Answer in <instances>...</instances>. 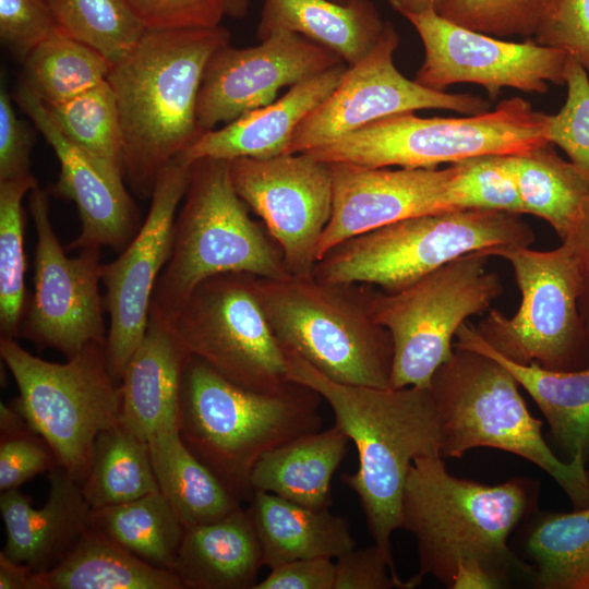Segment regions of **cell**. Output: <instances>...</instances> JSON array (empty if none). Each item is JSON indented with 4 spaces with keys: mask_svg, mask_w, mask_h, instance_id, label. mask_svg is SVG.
<instances>
[{
    "mask_svg": "<svg viewBox=\"0 0 589 589\" xmlns=\"http://www.w3.org/2000/svg\"><path fill=\"white\" fill-rule=\"evenodd\" d=\"M183 199L151 311L169 320L201 283L219 274L245 273L269 279L290 275L279 247L250 217L237 193L229 161H194Z\"/></svg>",
    "mask_w": 589,
    "mask_h": 589,
    "instance_id": "8992f818",
    "label": "cell"
},
{
    "mask_svg": "<svg viewBox=\"0 0 589 589\" xmlns=\"http://www.w3.org/2000/svg\"><path fill=\"white\" fill-rule=\"evenodd\" d=\"M533 229L519 214L449 209L398 220L332 248L313 276L335 284H366L396 292L471 252L530 247Z\"/></svg>",
    "mask_w": 589,
    "mask_h": 589,
    "instance_id": "ba28073f",
    "label": "cell"
},
{
    "mask_svg": "<svg viewBox=\"0 0 589 589\" xmlns=\"http://www.w3.org/2000/svg\"><path fill=\"white\" fill-rule=\"evenodd\" d=\"M445 0H387L390 7L405 17L428 11L438 12Z\"/></svg>",
    "mask_w": 589,
    "mask_h": 589,
    "instance_id": "11a10c76",
    "label": "cell"
},
{
    "mask_svg": "<svg viewBox=\"0 0 589 589\" xmlns=\"http://www.w3.org/2000/svg\"><path fill=\"white\" fill-rule=\"evenodd\" d=\"M221 26L145 31L107 76L120 117L123 177L142 199L202 134L197 96L211 57L230 44Z\"/></svg>",
    "mask_w": 589,
    "mask_h": 589,
    "instance_id": "7a4b0ae2",
    "label": "cell"
},
{
    "mask_svg": "<svg viewBox=\"0 0 589 589\" xmlns=\"http://www.w3.org/2000/svg\"><path fill=\"white\" fill-rule=\"evenodd\" d=\"M22 63L23 84L48 107L105 82L111 68L100 52L61 31L37 44Z\"/></svg>",
    "mask_w": 589,
    "mask_h": 589,
    "instance_id": "d590c367",
    "label": "cell"
},
{
    "mask_svg": "<svg viewBox=\"0 0 589 589\" xmlns=\"http://www.w3.org/2000/svg\"><path fill=\"white\" fill-rule=\"evenodd\" d=\"M417 575L401 580L374 543L352 549L337 558L333 589H411L421 584Z\"/></svg>",
    "mask_w": 589,
    "mask_h": 589,
    "instance_id": "bcb514c9",
    "label": "cell"
},
{
    "mask_svg": "<svg viewBox=\"0 0 589 589\" xmlns=\"http://www.w3.org/2000/svg\"><path fill=\"white\" fill-rule=\"evenodd\" d=\"M398 45L399 35L386 21L370 52L347 65L334 91L296 129L287 154L306 153L398 113L445 109L476 115L489 110V103L479 96L434 91L404 76L394 63Z\"/></svg>",
    "mask_w": 589,
    "mask_h": 589,
    "instance_id": "9a60e30c",
    "label": "cell"
},
{
    "mask_svg": "<svg viewBox=\"0 0 589 589\" xmlns=\"http://www.w3.org/2000/svg\"><path fill=\"white\" fill-rule=\"evenodd\" d=\"M249 501L269 568L294 560L338 558L356 548L348 521L328 508L306 507L264 491H254Z\"/></svg>",
    "mask_w": 589,
    "mask_h": 589,
    "instance_id": "83f0119b",
    "label": "cell"
},
{
    "mask_svg": "<svg viewBox=\"0 0 589 589\" xmlns=\"http://www.w3.org/2000/svg\"><path fill=\"white\" fill-rule=\"evenodd\" d=\"M59 31L94 48L111 64L146 31L121 0H49Z\"/></svg>",
    "mask_w": 589,
    "mask_h": 589,
    "instance_id": "f35d334b",
    "label": "cell"
},
{
    "mask_svg": "<svg viewBox=\"0 0 589 589\" xmlns=\"http://www.w3.org/2000/svg\"><path fill=\"white\" fill-rule=\"evenodd\" d=\"M0 356L19 388L14 407L82 484L97 436L120 421L119 383L110 374L106 344H91L55 363L1 337Z\"/></svg>",
    "mask_w": 589,
    "mask_h": 589,
    "instance_id": "30bf717a",
    "label": "cell"
},
{
    "mask_svg": "<svg viewBox=\"0 0 589 589\" xmlns=\"http://www.w3.org/2000/svg\"><path fill=\"white\" fill-rule=\"evenodd\" d=\"M255 283L256 276L245 273L213 276L166 321L189 354L225 378L252 390L278 392L292 383L287 353Z\"/></svg>",
    "mask_w": 589,
    "mask_h": 589,
    "instance_id": "4fadbf2b",
    "label": "cell"
},
{
    "mask_svg": "<svg viewBox=\"0 0 589 589\" xmlns=\"http://www.w3.org/2000/svg\"><path fill=\"white\" fill-rule=\"evenodd\" d=\"M322 400L296 382L278 392L242 387L190 354L181 380L179 434L239 501H249L250 474L264 454L322 430Z\"/></svg>",
    "mask_w": 589,
    "mask_h": 589,
    "instance_id": "277c9868",
    "label": "cell"
},
{
    "mask_svg": "<svg viewBox=\"0 0 589 589\" xmlns=\"http://www.w3.org/2000/svg\"><path fill=\"white\" fill-rule=\"evenodd\" d=\"M56 31L49 0H0L1 43L21 62Z\"/></svg>",
    "mask_w": 589,
    "mask_h": 589,
    "instance_id": "ee69618b",
    "label": "cell"
},
{
    "mask_svg": "<svg viewBox=\"0 0 589 589\" xmlns=\"http://www.w3.org/2000/svg\"><path fill=\"white\" fill-rule=\"evenodd\" d=\"M158 489L184 528L219 519L241 506L235 494L182 442L179 429L147 440Z\"/></svg>",
    "mask_w": 589,
    "mask_h": 589,
    "instance_id": "4dcf8cb0",
    "label": "cell"
},
{
    "mask_svg": "<svg viewBox=\"0 0 589 589\" xmlns=\"http://www.w3.org/2000/svg\"><path fill=\"white\" fill-rule=\"evenodd\" d=\"M562 242L570 247L578 262L581 278L579 311L589 327V196Z\"/></svg>",
    "mask_w": 589,
    "mask_h": 589,
    "instance_id": "f907efd6",
    "label": "cell"
},
{
    "mask_svg": "<svg viewBox=\"0 0 589 589\" xmlns=\"http://www.w3.org/2000/svg\"><path fill=\"white\" fill-rule=\"evenodd\" d=\"M48 109L60 130L76 147L110 178L123 182L120 117L107 80Z\"/></svg>",
    "mask_w": 589,
    "mask_h": 589,
    "instance_id": "8d00e7d4",
    "label": "cell"
},
{
    "mask_svg": "<svg viewBox=\"0 0 589 589\" xmlns=\"http://www.w3.org/2000/svg\"><path fill=\"white\" fill-rule=\"evenodd\" d=\"M345 63L332 50L277 31L256 46H223L204 70L196 105L201 132L229 123L277 99L278 92Z\"/></svg>",
    "mask_w": 589,
    "mask_h": 589,
    "instance_id": "d6986e66",
    "label": "cell"
},
{
    "mask_svg": "<svg viewBox=\"0 0 589 589\" xmlns=\"http://www.w3.org/2000/svg\"><path fill=\"white\" fill-rule=\"evenodd\" d=\"M1 517L10 560L34 573L55 567L89 527L91 506L81 484L61 466L49 471V493L36 508L19 489L1 492Z\"/></svg>",
    "mask_w": 589,
    "mask_h": 589,
    "instance_id": "7402d4cb",
    "label": "cell"
},
{
    "mask_svg": "<svg viewBox=\"0 0 589 589\" xmlns=\"http://www.w3.org/2000/svg\"><path fill=\"white\" fill-rule=\"evenodd\" d=\"M349 442L336 424L293 438L256 461L250 474L251 488L306 507L328 508L332 479Z\"/></svg>",
    "mask_w": 589,
    "mask_h": 589,
    "instance_id": "f1b7e54d",
    "label": "cell"
},
{
    "mask_svg": "<svg viewBox=\"0 0 589 589\" xmlns=\"http://www.w3.org/2000/svg\"><path fill=\"white\" fill-rule=\"evenodd\" d=\"M418 33L424 60L414 81L446 92L455 84L482 86L494 99L502 88L544 94L549 83L565 84L568 55L537 44L507 41L458 25L428 11L406 16Z\"/></svg>",
    "mask_w": 589,
    "mask_h": 589,
    "instance_id": "2e32d148",
    "label": "cell"
},
{
    "mask_svg": "<svg viewBox=\"0 0 589 589\" xmlns=\"http://www.w3.org/2000/svg\"><path fill=\"white\" fill-rule=\"evenodd\" d=\"M447 209H489L525 214L515 177L504 155H483L455 163Z\"/></svg>",
    "mask_w": 589,
    "mask_h": 589,
    "instance_id": "ab89813d",
    "label": "cell"
},
{
    "mask_svg": "<svg viewBox=\"0 0 589 589\" xmlns=\"http://www.w3.org/2000/svg\"><path fill=\"white\" fill-rule=\"evenodd\" d=\"M489 259L483 251L465 254L396 292L370 285V312L392 336L390 388L430 387L454 353L459 327L502 296L498 273L486 268Z\"/></svg>",
    "mask_w": 589,
    "mask_h": 589,
    "instance_id": "7c38bea8",
    "label": "cell"
},
{
    "mask_svg": "<svg viewBox=\"0 0 589 589\" xmlns=\"http://www.w3.org/2000/svg\"><path fill=\"white\" fill-rule=\"evenodd\" d=\"M190 354L169 323L149 311L145 336L119 382L120 422L147 441L179 429L180 388Z\"/></svg>",
    "mask_w": 589,
    "mask_h": 589,
    "instance_id": "cb8c5ba5",
    "label": "cell"
},
{
    "mask_svg": "<svg viewBox=\"0 0 589 589\" xmlns=\"http://www.w3.org/2000/svg\"><path fill=\"white\" fill-rule=\"evenodd\" d=\"M255 285L285 349L335 382L390 388L393 341L370 312V285L326 283L313 274L256 276Z\"/></svg>",
    "mask_w": 589,
    "mask_h": 589,
    "instance_id": "52a82bcc",
    "label": "cell"
},
{
    "mask_svg": "<svg viewBox=\"0 0 589 589\" xmlns=\"http://www.w3.org/2000/svg\"><path fill=\"white\" fill-rule=\"evenodd\" d=\"M566 99L556 115H549L548 136L569 161L589 175V75L569 57L565 68Z\"/></svg>",
    "mask_w": 589,
    "mask_h": 589,
    "instance_id": "b9f144b4",
    "label": "cell"
},
{
    "mask_svg": "<svg viewBox=\"0 0 589 589\" xmlns=\"http://www.w3.org/2000/svg\"><path fill=\"white\" fill-rule=\"evenodd\" d=\"M483 252L510 264L521 300L510 317L490 310L474 325L482 339L518 364L553 371L589 368V327L579 311L581 278L570 247L562 242L537 251L512 244Z\"/></svg>",
    "mask_w": 589,
    "mask_h": 589,
    "instance_id": "8fae6325",
    "label": "cell"
},
{
    "mask_svg": "<svg viewBox=\"0 0 589 589\" xmlns=\"http://www.w3.org/2000/svg\"><path fill=\"white\" fill-rule=\"evenodd\" d=\"M335 564L329 558L286 562L271 568L253 589H333Z\"/></svg>",
    "mask_w": 589,
    "mask_h": 589,
    "instance_id": "681fc988",
    "label": "cell"
},
{
    "mask_svg": "<svg viewBox=\"0 0 589 589\" xmlns=\"http://www.w3.org/2000/svg\"><path fill=\"white\" fill-rule=\"evenodd\" d=\"M32 430L14 406L0 402V440Z\"/></svg>",
    "mask_w": 589,
    "mask_h": 589,
    "instance_id": "db71d44e",
    "label": "cell"
},
{
    "mask_svg": "<svg viewBox=\"0 0 589 589\" xmlns=\"http://www.w3.org/2000/svg\"><path fill=\"white\" fill-rule=\"evenodd\" d=\"M285 351L290 381L315 390L354 444L358 468L341 480L357 494L374 543L395 570L390 541L401 528L409 468L418 457L441 456V421L430 388L341 384L296 352Z\"/></svg>",
    "mask_w": 589,
    "mask_h": 589,
    "instance_id": "6da1fadb",
    "label": "cell"
},
{
    "mask_svg": "<svg viewBox=\"0 0 589 589\" xmlns=\"http://www.w3.org/2000/svg\"><path fill=\"white\" fill-rule=\"evenodd\" d=\"M454 347L478 351L500 362L534 400L546 419L563 460H589V368L553 371L507 360L490 347L473 324L464 323Z\"/></svg>",
    "mask_w": 589,
    "mask_h": 589,
    "instance_id": "484cf974",
    "label": "cell"
},
{
    "mask_svg": "<svg viewBox=\"0 0 589 589\" xmlns=\"http://www.w3.org/2000/svg\"><path fill=\"white\" fill-rule=\"evenodd\" d=\"M384 22L370 0H263L256 36L299 34L335 52L347 65L363 59L380 39Z\"/></svg>",
    "mask_w": 589,
    "mask_h": 589,
    "instance_id": "4316f807",
    "label": "cell"
},
{
    "mask_svg": "<svg viewBox=\"0 0 589 589\" xmlns=\"http://www.w3.org/2000/svg\"><path fill=\"white\" fill-rule=\"evenodd\" d=\"M533 40L566 52L589 75V0H553Z\"/></svg>",
    "mask_w": 589,
    "mask_h": 589,
    "instance_id": "7bdbcfd3",
    "label": "cell"
},
{
    "mask_svg": "<svg viewBox=\"0 0 589 589\" xmlns=\"http://www.w3.org/2000/svg\"><path fill=\"white\" fill-rule=\"evenodd\" d=\"M81 486L91 508L129 502L158 490L147 441L120 421L103 431Z\"/></svg>",
    "mask_w": 589,
    "mask_h": 589,
    "instance_id": "e575fe53",
    "label": "cell"
},
{
    "mask_svg": "<svg viewBox=\"0 0 589 589\" xmlns=\"http://www.w3.org/2000/svg\"><path fill=\"white\" fill-rule=\"evenodd\" d=\"M504 158L525 214L544 219L563 240L589 196V175L562 158L551 143Z\"/></svg>",
    "mask_w": 589,
    "mask_h": 589,
    "instance_id": "1f68e13d",
    "label": "cell"
},
{
    "mask_svg": "<svg viewBox=\"0 0 589 589\" xmlns=\"http://www.w3.org/2000/svg\"><path fill=\"white\" fill-rule=\"evenodd\" d=\"M553 0H445L443 17L495 37L533 36Z\"/></svg>",
    "mask_w": 589,
    "mask_h": 589,
    "instance_id": "60d3db41",
    "label": "cell"
},
{
    "mask_svg": "<svg viewBox=\"0 0 589 589\" xmlns=\"http://www.w3.org/2000/svg\"><path fill=\"white\" fill-rule=\"evenodd\" d=\"M248 509L184 529L173 566L183 589H253L264 566Z\"/></svg>",
    "mask_w": 589,
    "mask_h": 589,
    "instance_id": "d4e9b609",
    "label": "cell"
},
{
    "mask_svg": "<svg viewBox=\"0 0 589 589\" xmlns=\"http://www.w3.org/2000/svg\"><path fill=\"white\" fill-rule=\"evenodd\" d=\"M32 589H183L177 575L141 560L88 527L55 567L33 573Z\"/></svg>",
    "mask_w": 589,
    "mask_h": 589,
    "instance_id": "f546056e",
    "label": "cell"
},
{
    "mask_svg": "<svg viewBox=\"0 0 589 589\" xmlns=\"http://www.w3.org/2000/svg\"><path fill=\"white\" fill-rule=\"evenodd\" d=\"M346 69V63L334 67L291 86L273 103L203 132L178 158L193 164L204 158L231 161L287 154L296 129L334 91Z\"/></svg>",
    "mask_w": 589,
    "mask_h": 589,
    "instance_id": "603a6c76",
    "label": "cell"
},
{
    "mask_svg": "<svg viewBox=\"0 0 589 589\" xmlns=\"http://www.w3.org/2000/svg\"><path fill=\"white\" fill-rule=\"evenodd\" d=\"M147 31L218 26L223 0H121Z\"/></svg>",
    "mask_w": 589,
    "mask_h": 589,
    "instance_id": "f6af8a7d",
    "label": "cell"
},
{
    "mask_svg": "<svg viewBox=\"0 0 589 589\" xmlns=\"http://www.w3.org/2000/svg\"><path fill=\"white\" fill-rule=\"evenodd\" d=\"M454 348L429 387L441 421V456L457 458L476 447L512 453L550 474L574 509L588 507L587 464L565 461L550 448L542 421L530 414L512 373L491 357Z\"/></svg>",
    "mask_w": 589,
    "mask_h": 589,
    "instance_id": "5b68a950",
    "label": "cell"
},
{
    "mask_svg": "<svg viewBox=\"0 0 589 589\" xmlns=\"http://www.w3.org/2000/svg\"><path fill=\"white\" fill-rule=\"evenodd\" d=\"M15 101L43 134L59 160L60 173L51 191L72 201L81 231L69 250L108 247L123 251L136 235L139 212L124 183L105 173L60 130L48 107L23 83Z\"/></svg>",
    "mask_w": 589,
    "mask_h": 589,
    "instance_id": "44dd1931",
    "label": "cell"
},
{
    "mask_svg": "<svg viewBox=\"0 0 589 589\" xmlns=\"http://www.w3.org/2000/svg\"><path fill=\"white\" fill-rule=\"evenodd\" d=\"M37 185L32 173L0 181V332L1 337L20 335L27 308L22 201Z\"/></svg>",
    "mask_w": 589,
    "mask_h": 589,
    "instance_id": "74e56055",
    "label": "cell"
},
{
    "mask_svg": "<svg viewBox=\"0 0 589 589\" xmlns=\"http://www.w3.org/2000/svg\"><path fill=\"white\" fill-rule=\"evenodd\" d=\"M33 132L21 120L8 89H0V181L17 179L31 173L29 158Z\"/></svg>",
    "mask_w": 589,
    "mask_h": 589,
    "instance_id": "c3c4849f",
    "label": "cell"
},
{
    "mask_svg": "<svg viewBox=\"0 0 589 589\" xmlns=\"http://www.w3.org/2000/svg\"><path fill=\"white\" fill-rule=\"evenodd\" d=\"M191 165L177 157L163 169L145 221L118 259L101 265L104 306L110 316L106 356L118 383L145 336L154 289L170 256L176 213L190 181Z\"/></svg>",
    "mask_w": 589,
    "mask_h": 589,
    "instance_id": "ac0fdd59",
    "label": "cell"
},
{
    "mask_svg": "<svg viewBox=\"0 0 589 589\" xmlns=\"http://www.w3.org/2000/svg\"><path fill=\"white\" fill-rule=\"evenodd\" d=\"M525 551L537 588L589 589V506L538 515L526 534Z\"/></svg>",
    "mask_w": 589,
    "mask_h": 589,
    "instance_id": "d6a6232c",
    "label": "cell"
},
{
    "mask_svg": "<svg viewBox=\"0 0 589 589\" xmlns=\"http://www.w3.org/2000/svg\"><path fill=\"white\" fill-rule=\"evenodd\" d=\"M443 459L416 458L405 483L401 528L417 542V576H433L450 588L457 564L466 560H478L506 576L517 565L528 572L507 541L536 509L538 483L513 478L482 484L450 474Z\"/></svg>",
    "mask_w": 589,
    "mask_h": 589,
    "instance_id": "3957f363",
    "label": "cell"
},
{
    "mask_svg": "<svg viewBox=\"0 0 589 589\" xmlns=\"http://www.w3.org/2000/svg\"><path fill=\"white\" fill-rule=\"evenodd\" d=\"M332 1L340 3V4H349L350 2H352L354 0H332Z\"/></svg>",
    "mask_w": 589,
    "mask_h": 589,
    "instance_id": "6f0895ef",
    "label": "cell"
},
{
    "mask_svg": "<svg viewBox=\"0 0 589 589\" xmlns=\"http://www.w3.org/2000/svg\"><path fill=\"white\" fill-rule=\"evenodd\" d=\"M225 13L232 17H243L248 12L249 0H223Z\"/></svg>",
    "mask_w": 589,
    "mask_h": 589,
    "instance_id": "9f6ffc18",
    "label": "cell"
},
{
    "mask_svg": "<svg viewBox=\"0 0 589 589\" xmlns=\"http://www.w3.org/2000/svg\"><path fill=\"white\" fill-rule=\"evenodd\" d=\"M33 570L0 552V589H32Z\"/></svg>",
    "mask_w": 589,
    "mask_h": 589,
    "instance_id": "f5cc1de1",
    "label": "cell"
},
{
    "mask_svg": "<svg viewBox=\"0 0 589 589\" xmlns=\"http://www.w3.org/2000/svg\"><path fill=\"white\" fill-rule=\"evenodd\" d=\"M59 461L50 446L33 430L0 440V491L19 489Z\"/></svg>",
    "mask_w": 589,
    "mask_h": 589,
    "instance_id": "7dc6e473",
    "label": "cell"
},
{
    "mask_svg": "<svg viewBox=\"0 0 589 589\" xmlns=\"http://www.w3.org/2000/svg\"><path fill=\"white\" fill-rule=\"evenodd\" d=\"M233 187L264 223L290 275H312L333 211L329 164L306 153L229 161Z\"/></svg>",
    "mask_w": 589,
    "mask_h": 589,
    "instance_id": "e0dca14e",
    "label": "cell"
},
{
    "mask_svg": "<svg viewBox=\"0 0 589 589\" xmlns=\"http://www.w3.org/2000/svg\"><path fill=\"white\" fill-rule=\"evenodd\" d=\"M507 576L478 560L457 564L450 589H494L505 586Z\"/></svg>",
    "mask_w": 589,
    "mask_h": 589,
    "instance_id": "816d5d0a",
    "label": "cell"
},
{
    "mask_svg": "<svg viewBox=\"0 0 589 589\" xmlns=\"http://www.w3.org/2000/svg\"><path fill=\"white\" fill-rule=\"evenodd\" d=\"M89 527L148 564L169 570L185 529L159 489L129 502L92 508Z\"/></svg>",
    "mask_w": 589,
    "mask_h": 589,
    "instance_id": "836d02e7",
    "label": "cell"
},
{
    "mask_svg": "<svg viewBox=\"0 0 589 589\" xmlns=\"http://www.w3.org/2000/svg\"><path fill=\"white\" fill-rule=\"evenodd\" d=\"M549 115L521 97L461 118H422L413 112L383 118L306 152L327 164L369 168H436L483 155L524 153L550 143Z\"/></svg>",
    "mask_w": 589,
    "mask_h": 589,
    "instance_id": "9c48e42d",
    "label": "cell"
},
{
    "mask_svg": "<svg viewBox=\"0 0 589 589\" xmlns=\"http://www.w3.org/2000/svg\"><path fill=\"white\" fill-rule=\"evenodd\" d=\"M333 211L320 240L317 256L363 232L447 209L455 165L446 168H369L329 164ZM318 262V261H317Z\"/></svg>",
    "mask_w": 589,
    "mask_h": 589,
    "instance_id": "ffe728a7",
    "label": "cell"
},
{
    "mask_svg": "<svg viewBox=\"0 0 589 589\" xmlns=\"http://www.w3.org/2000/svg\"><path fill=\"white\" fill-rule=\"evenodd\" d=\"M28 205L36 230L34 293L20 335L69 359L91 344L107 340L98 289L100 248L69 257L52 228L48 195L38 184L29 192Z\"/></svg>",
    "mask_w": 589,
    "mask_h": 589,
    "instance_id": "5bb4252c",
    "label": "cell"
}]
</instances>
